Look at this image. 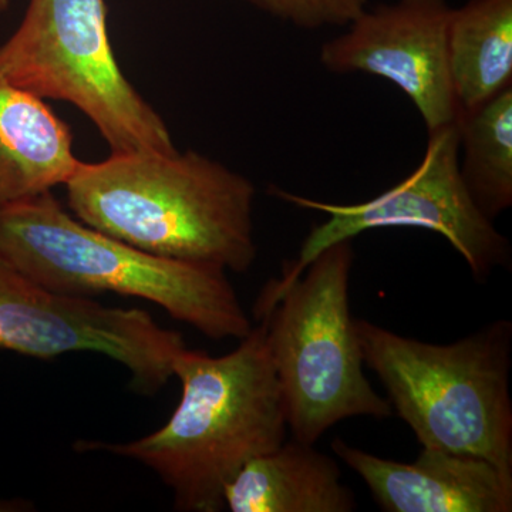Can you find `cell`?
I'll return each mask as SVG.
<instances>
[{
	"label": "cell",
	"mask_w": 512,
	"mask_h": 512,
	"mask_svg": "<svg viewBox=\"0 0 512 512\" xmlns=\"http://www.w3.org/2000/svg\"><path fill=\"white\" fill-rule=\"evenodd\" d=\"M255 8L296 28L320 29L348 26L362 15L369 0H247Z\"/></svg>",
	"instance_id": "9a60e30c"
},
{
	"label": "cell",
	"mask_w": 512,
	"mask_h": 512,
	"mask_svg": "<svg viewBox=\"0 0 512 512\" xmlns=\"http://www.w3.org/2000/svg\"><path fill=\"white\" fill-rule=\"evenodd\" d=\"M64 187L77 220L148 254L237 274L258 256L255 185L197 151L111 153Z\"/></svg>",
	"instance_id": "6da1fadb"
},
{
	"label": "cell",
	"mask_w": 512,
	"mask_h": 512,
	"mask_svg": "<svg viewBox=\"0 0 512 512\" xmlns=\"http://www.w3.org/2000/svg\"><path fill=\"white\" fill-rule=\"evenodd\" d=\"M181 400L163 427L130 443H82L153 470L177 510H225L227 485L249 461L286 440L281 386L259 322L222 356L185 348L173 362Z\"/></svg>",
	"instance_id": "7a4b0ae2"
},
{
	"label": "cell",
	"mask_w": 512,
	"mask_h": 512,
	"mask_svg": "<svg viewBox=\"0 0 512 512\" xmlns=\"http://www.w3.org/2000/svg\"><path fill=\"white\" fill-rule=\"evenodd\" d=\"M10 0H0V13H5L9 9Z\"/></svg>",
	"instance_id": "e0dca14e"
},
{
	"label": "cell",
	"mask_w": 512,
	"mask_h": 512,
	"mask_svg": "<svg viewBox=\"0 0 512 512\" xmlns=\"http://www.w3.org/2000/svg\"><path fill=\"white\" fill-rule=\"evenodd\" d=\"M460 173L468 192L494 221L512 205V87L457 119Z\"/></svg>",
	"instance_id": "5bb4252c"
},
{
	"label": "cell",
	"mask_w": 512,
	"mask_h": 512,
	"mask_svg": "<svg viewBox=\"0 0 512 512\" xmlns=\"http://www.w3.org/2000/svg\"><path fill=\"white\" fill-rule=\"evenodd\" d=\"M185 348L180 332L144 309L57 293L0 254V350L39 360L99 353L126 367L137 393L154 394L174 376V359Z\"/></svg>",
	"instance_id": "ba28073f"
},
{
	"label": "cell",
	"mask_w": 512,
	"mask_h": 512,
	"mask_svg": "<svg viewBox=\"0 0 512 512\" xmlns=\"http://www.w3.org/2000/svg\"><path fill=\"white\" fill-rule=\"evenodd\" d=\"M231 512H352L356 498L339 464L292 439L254 458L225 488Z\"/></svg>",
	"instance_id": "7c38bea8"
},
{
	"label": "cell",
	"mask_w": 512,
	"mask_h": 512,
	"mask_svg": "<svg viewBox=\"0 0 512 512\" xmlns=\"http://www.w3.org/2000/svg\"><path fill=\"white\" fill-rule=\"evenodd\" d=\"M0 254L52 291L143 299L208 339L241 340L254 328L224 269L131 247L77 220L53 191L0 211Z\"/></svg>",
	"instance_id": "3957f363"
},
{
	"label": "cell",
	"mask_w": 512,
	"mask_h": 512,
	"mask_svg": "<svg viewBox=\"0 0 512 512\" xmlns=\"http://www.w3.org/2000/svg\"><path fill=\"white\" fill-rule=\"evenodd\" d=\"M335 456L362 478L387 512H510L512 471L468 454L423 447L412 463L375 456L345 440Z\"/></svg>",
	"instance_id": "30bf717a"
},
{
	"label": "cell",
	"mask_w": 512,
	"mask_h": 512,
	"mask_svg": "<svg viewBox=\"0 0 512 512\" xmlns=\"http://www.w3.org/2000/svg\"><path fill=\"white\" fill-rule=\"evenodd\" d=\"M448 66L458 113L512 87V0H468L451 9Z\"/></svg>",
	"instance_id": "4fadbf2b"
},
{
	"label": "cell",
	"mask_w": 512,
	"mask_h": 512,
	"mask_svg": "<svg viewBox=\"0 0 512 512\" xmlns=\"http://www.w3.org/2000/svg\"><path fill=\"white\" fill-rule=\"evenodd\" d=\"M279 200L305 210L323 212L328 220L312 227L298 258L286 262L282 275L265 285L254 315L271 311L276 299L295 282L326 248L379 228H420L443 235L463 256L477 281H487L495 269L510 268L508 239L477 207L460 173L457 121L429 133L419 167L402 183L359 204H330L274 188Z\"/></svg>",
	"instance_id": "52a82bcc"
},
{
	"label": "cell",
	"mask_w": 512,
	"mask_h": 512,
	"mask_svg": "<svg viewBox=\"0 0 512 512\" xmlns=\"http://www.w3.org/2000/svg\"><path fill=\"white\" fill-rule=\"evenodd\" d=\"M0 80L72 104L113 154L177 150L163 117L117 62L106 0H30L19 28L0 46Z\"/></svg>",
	"instance_id": "8992f818"
},
{
	"label": "cell",
	"mask_w": 512,
	"mask_h": 512,
	"mask_svg": "<svg viewBox=\"0 0 512 512\" xmlns=\"http://www.w3.org/2000/svg\"><path fill=\"white\" fill-rule=\"evenodd\" d=\"M447 0H397L366 9L348 32L329 40L319 60L330 73H366L399 87L427 131L456 123L458 106L448 66Z\"/></svg>",
	"instance_id": "9c48e42d"
},
{
	"label": "cell",
	"mask_w": 512,
	"mask_h": 512,
	"mask_svg": "<svg viewBox=\"0 0 512 512\" xmlns=\"http://www.w3.org/2000/svg\"><path fill=\"white\" fill-rule=\"evenodd\" d=\"M365 365L423 447L468 454L512 471V322L433 345L355 320Z\"/></svg>",
	"instance_id": "277c9868"
},
{
	"label": "cell",
	"mask_w": 512,
	"mask_h": 512,
	"mask_svg": "<svg viewBox=\"0 0 512 512\" xmlns=\"http://www.w3.org/2000/svg\"><path fill=\"white\" fill-rule=\"evenodd\" d=\"M80 163L69 124L0 80V211L66 184Z\"/></svg>",
	"instance_id": "8fae6325"
},
{
	"label": "cell",
	"mask_w": 512,
	"mask_h": 512,
	"mask_svg": "<svg viewBox=\"0 0 512 512\" xmlns=\"http://www.w3.org/2000/svg\"><path fill=\"white\" fill-rule=\"evenodd\" d=\"M353 241L320 252L276 299L264 323L292 439L316 441L353 417L389 419L393 409L365 375L350 315Z\"/></svg>",
	"instance_id": "5b68a950"
},
{
	"label": "cell",
	"mask_w": 512,
	"mask_h": 512,
	"mask_svg": "<svg viewBox=\"0 0 512 512\" xmlns=\"http://www.w3.org/2000/svg\"><path fill=\"white\" fill-rule=\"evenodd\" d=\"M32 510V504L25 500H3L0 498V512H25Z\"/></svg>",
	"instance_id": "2e32d148"
}]
</instances>
